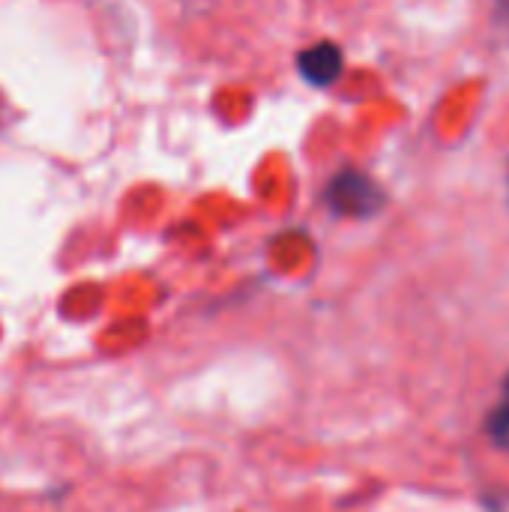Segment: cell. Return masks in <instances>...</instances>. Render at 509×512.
<instances>
[{"label": "cell", "instance_id": "cell-1", "mask_svg": "<svg viewBox=\"0 0 509 512\" xmlns=\"http://www.w3.org/2000/svg\"><path fill=\"white\" fill-rule=\"evenodd\" d=\"M327 204L333 213L339 216H351V219H369L384 207V192L381 186L354 168L339 171L330 186H327Z\"/></svg>", "mask_w": 509, "mask_h": 512}, {"label": "cell", "instance_id": "cell-4", "mask_svg": "<svg viewBox=\"0 0 509 512\" xmlns=\"http://www.w3.org/2000/svg\"><path fill=\"white\" fill-rule=\"evenodd\" d=\"M495 3H498V15L509 18V0H495Z\"/></svg>", "mask_w": 509, "mask_h": 512}, {"label": "cell", "instance_id": "cell-5", "mask_svg": "<svg viewBox=\"0 0 509 512\" xmlns=\"http://www.w3.org/2000/svg\"><path fill=\"white\" fill-rule=\"evenodd\" d=\"M504 402H509V378L504 381Z\"/></svg>", "mask_w": 509, "mask_h": 512}, {"label": "cell", "instance_id": "cell-2", "mask_svg": "<svg viewBox=\"0 0 509 512\" xmlns=\"http://www.w3.org/2000/svg\"><path fill=\"white\" fill-rule=\"evenodd\" d=\"M297 66H300V75L315 84V87H330L342 69H345V57H342V48L336 42H318V45H309L300 57H297Z\"/></svg>", "mask_w": 509, "mask_h": 512}, {"label": "cell", "instance_id": "cell-3", "mask_svg": "<svg viewBox=\"0 0 509 512\" xmlns=\"http://www.w3.org/2000/svg\"><path fill=\"white\" fill-rule=\"evenodd\" d=\"M486 435L495 447L509 450V402H498L486 417Z\"/></svg>", "mask_w": 509, "mask_h": 512}]
</instances>
